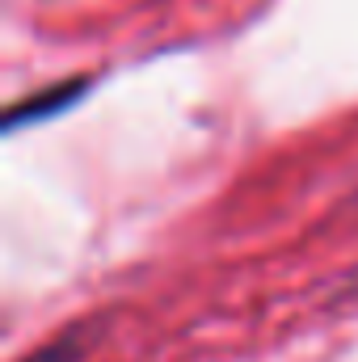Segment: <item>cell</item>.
<instances>
[{
  "label": "cell",
  "instance_id": "6da1fadb",
  "mask_svg": "<svg viewBox=\"0 0 358 362\" xmlns=\"http://www.w3.org/2000/svg\"><path fill=\"white\" fill-rule=\"evenodd\" d=\"M72 93H76V85H64V89L38 93V101H25V105H17V110L8 114V127H17V122H25V118H42L47 110H59V105H68V101H72Z\"/></svg>",
  "mask_w": 358,
  "mask_h": 362
},
{
  "label": "cell",
  "instance_id": "7a4b0ae2",
  "mask_svg": "<svg viewBox=\"0 0 358 362\" xmlns=\"http://www.w3.org/2000/svg\"><path fill=\"white\" fill-rule=\"evenodd\" d=\"M81 337L76 333H68V337H55L51 346H42V350H34V354H25L21 362H81Z\"/></svg>",
  "mask_w": 358,
  "mask_h": 362
}]
</instances>
